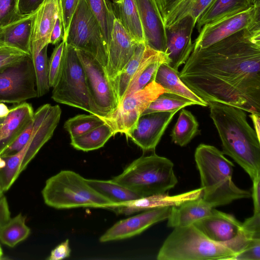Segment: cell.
<instances>
[{"mask_svg": "<svg viewBox=\"0 0 260 260\" xmlns=\"http://www.w3.org/2000/svg\"><path fill=\"white\" fill-rule=\"evenodd\" d=\"M179 76L207 103L260 114V24L193 50Z\"/></svg>", "mask_w": 260, "mask_h": 260, "instance_id": "6da1fadb", "label": "cell"}, {"mask_svg": "<svg viewBox=\"0 0 260 260\" xmlns=\"http://www.w3.org/2000/svg\"><path fill=\"white\" fill-rule=\"evenodd\" d=\"M210 117L220 138L224 154L231 157L252 181L260 176V139L242 109L209 102Z\"/></svg>", "mask_w": 260, "mask_h": 260, "instance_id": "7a4b0ae2", "label": "cell"}, {"mask_svg": "<svg viewBox=\"0 0 260 260\" xmlns=\"http://www.w3.org/2000/svg\"><path fill=\"white\" fill-rule=\"evenodd\" d=\"M194 160L200 175L202 198L214 208L251 197L250 191L235 184L232 179L234 165L216 147L200 144Z\"/></svg>", "mask_w": 260, "mask_h": 260, "instance_id": "3957f363", "label": "cell"}, {"mask_svg": "<svg viewBox=\"0 0 260 260\" xmlns=\"http://www.w3.org/2000/svg\"><path fill=\"white\" fill-rule=\"evenodd\" d=\"M173 168L171 160L153 153L134 160L112 180L142 197L161 194L178 182Z\"/></svg>", "mask_w": 260, "mask_h": 260, "instance_id": "277c9868", "label": "cell"}, {"mask_svg": "<svg viewBox=\"0 0 260 260\" xmlns=\"http://www.w3.org/2000/svg\"><path fill=\"white\" fill-rule=\"evenodd\" d=\"M236 253L215 242L193 224L174 228L157 255L158 260H232Z\"/></svg>", "mask_w": 260, "mask_h": 260, "instance_id": "5b68a950", "label": "cell"}, {"mask_svg": "<svg viewBox=\"0 0 260 260\" xmlns=\"http://www.w3.org/2000/svg\"><path fill=\"white\" fill-rule=\"evenodd\" d=\"M42 194L47 205L58 209L81 207L107 209L113 205L92 188L86 179L70 170H62L48 178Z\"/></svg>", "mask_w": 260, "mask_h": 260, "instance_id": "8992f818", "label": "cell"}, {"mask_svg": "<svg viewBox=\"0 0 260 260\" xmlns=\"http://www.w3.org/2000/svg\"><path fill=\"white\" fill-rule=\"evenodd\" d=\"M52 99L57 103L79 108L98 116L91 101L84 70L77 51L66 43L61 68L57 82L53 87Z\"/></svg>", "mask_w": 260, "mask_h": 260, "instance_id": "52a82bcc", "label": "cell"}, {"mask_svg": "<svg viewBox=\"0 0 260 260\" xmlns=\"http://www.w3.org/2000/svg\"><path fill=\"white\" fill-rule=\"evenodd\" d=\"M66 43L91 54L106 71L107 47L100 24L85 0H80L70 22Z\"/></svg>", "mask_w": 260, "mask_h": 260, "instance_id": "ba28073f", "label": "cell"}, {"mask_svg": "<svg viewBox=\"0 0 260 260\" xmlns=\"http://www.w3.org/2000/svg\"><path fill=\"white\" fill-rule=\"evenodd\" d=\"M165 92L168 91L153 80L142 89L125 97L114 111L101 118L111 126L114 135L117 133L126 135L149 104Z\"/></svg>", "mask_w": 260, "mask_h": 260, "instance_id": "9c48e42d", "label": "cell"}, {"mask_svg": "<svg viewBox=\"0 0 260 260\" xmlns=\"http://www.w3.org/2000/svg\"><path fill=\"white\" fill-rule=\"evenodd\" d=\"M84 70L93 106L98 116L106 117L117 108L119 102L105 69L89 53L76 50Z\"/></svg>", "mask_w": 260, "mask_h": 260, "instance_id": "30bf717a", "label": "cell"}, {"mask_svg": "<svg viewBox=\"0 0 260 260\" xmlns=\"http://www.w3.org/2000/svg\"><path fill=\"white\" fill-rule=\"evenodd\" d=\"M38 97L31 56L0 70V102L20 104Z\"/></svg>", "mask_w": 260, "mask_h": 260, "instance_id": "8fae6325", "label": "cell"}, {"mask_svg": "<svg viewBox=\"0 0 260 260\" xmlns=\"http://www.w3.org/2000/svg\"><path fill=\"white\" fill-rule=\"evenodd\" d=\"M193 224L209 239L228 246L236 254L252 240L244 234L242 223L234 216L215 209Z\"/></svg>", "mask_w": 260, "mask_h": 260, "instance_id": "7c38bea8", "label": "cell"}, {"mask_svg": "<svg viewBox=\"0 0 260 260\" xmlns=\"http://www.w3.org/2000/svg\"><path fill=\"white\" fill-rule=\"evenodd\" d=\"M260 24V6H256L204 25L193 43V49H203L242 29Z\"/></svg>", "mask_w": 260, "mask_h": 260, "instance_id": "4fadbf2b", "label": "cell"}, {"mask_svg": "<svg viewBox=\"0 0 260 260\" xmlns=\"http://www.w3.org/2000/svg\"><path fill=\"white\" fill-rule=\"evenodd\" d=\"M61 114L59 105L49 104L40 107L34 112L33 128L29 145L20 167L23 171L41 148L51 138Z\"/></svg>", "mask_w": 260, "mask_h": 260, "instance_id": "5bb4252c", "label": "cell"}, {"mask_svg": "<svg viewBox=\"0 0 260 260\" xmlns=\"http://www.w3.org/2000/svg\"><path fill=\"white\" fill-rule=\"evenodd\" d=\"M178 110L141 115L135 126L125 135L144 151H154Z\"/></svg>", "mask_w": 260, "mask_h": 260, "instance_id": "9a60e30c", "label": "cell"}, {"mask_svg": "<svg viewBox=\"0 0 260 260\" xmlns=\"http://www.w3.org/2000/svg\"><path fill=\"white\" fill-rule=\"evenodd\" d=\"M196 24L193 18L186 16L174 24L165 27L168 64L176 71L185 63L193 49L191 35Z\"/></svg>", "mask_w": 260, "mask_h": 260, "instance_id": "2e32d148", "label": "cell"}, {"mask_svg": "<svg viewBox=\"0 0 260 260\" xmlns=\"http://www.w3.org/2000/svg\"><path fill=\"white\" fill-rule=\"evenodd\" d=\"M171 206L156 208L115 223L101 236V242L129 238L139 235L151 225L167 219L171 211Z\"/></svg>", "mask_w": 260, "mask_h": 260, "instance_id": "e0dca14e", "label": "cell"}, {"mask_svg": "<svg viewBox=\"0 0 260 260\" xmlns=\"http://www.w3.org/2000/svg\"><path fill=\"white\" fill-rule=\"evenodd\" d=\"M138 43L115 18L107 48L106 72L112 84L134 55Z\"/></svg>", "mask_w": 260, "mask_h": 260, "instance_id": "ac0fdd59", "label": "cell"}, {"mask_svg": "<svg viewBox=\"0 0 260 260\" xmlns=\"http://www.w3.org/2000/svg\"><path fill=\"white\" fill-rule=\"evenodd\" d=\"M201 187L181 194L171 196L166 193L143 197L108 207L117 214L131 215L139 211H144L156 208L175 206L183 202L201 198Z\"/></svg>", "mask_w": 260, "mask_h": 260, "instance_id": "d6986e66", "label": "cell"}, {"mask_svg": "<svg viewBox=\"0 0 260 260\" xmlns=\"http://www.w3.org/2000/svg\"><path fill=\"white\" fill-rule=\"evenodd\" d=\"M142 23L145 44L165 53V26L154 0H135Z\"/></svg>", "mask_w": 260, "mask_h": 260, "instance_id": "ffe728a7", "label": "cell"}, {"mask_svg": "<svg viewBox=\"0 0 260 260\" xmlns=\"http://www.w3.org/2000/svg\"><path fill=\"white\" fill-rule=\"evenodd\" d=\"M59 14L58 0H44L34 12L30 39L31 56L48 45Z\"/></svg>", "mask_w": 260, "mask_h": 260, "instance_id": "44dd1931", "label": "cell"}, {"mask_svg": "<svg viewBox=\"0 0 260 260\" xmlns=\"http://www.w3.org/2000/svg\"><path fill=\"white\" fill-rule=\"evenodd\" d=\"M34 111L31 104L22 102L10 109L0 123V155L33 121Z\"/></svg>", "mask_w": 260, "mask_h": 260, "instance_id": "7402d4cb", "label": "cell"}, {"mask_svg": "<svg viewBox=\"0 0 260 260\" xmlns=\"http://www.w3.org/2000/svg\"><path fill=\"white\" fill-rule=\"evenodd\" d=\"M167 55L146 45V49L138 69L132 78L123 99L144 88L153 81L158 68L162 63H168Z\"/></svg>", "mask_w": 260, "mask_h": 260, "instance_id": "603a6c76", "label": "cell"}, {"mask_svg": "<svg viewBox=\"0 0 260 260\" xmlns=\"http://www.w3.org/2000/svg\"><path fill=\"white\" fill-rule=\"evenodd\" d=\"M215 209L202 198L186 201L173 206L167 218V226L170 228L186 226L211 214Z\"/></svg>", "mask_w": 260, "mask_h": 260, "instance_id": "cb8c5ba5", "label": "cell"}, {"mask_svg": "<svg viewBox=\"0 0 260 260\" xmlns=\"http://www.w3.org/2000/svg\"><path fill=\"white\" fill-rule=\"evenodd\" d=\"M256 6L260 0H213L198 19L197 28Z\"/></svg>", "mask_w": 260, "mask_h": 260, "instance_id": "d4e9b609", "label": "cell"}, {"mask_svg": "<svg viewBox=\"0 0 260 260\" xmlns=\"http://www.w3.org/2000/svg\"><path fill=\"white\" fill-rule=\"evenodd\" d=\"M34 12L3 27V42L31 56L30 39Z\"/></svg>", "mask_w": 260, "mask_h": 260, "instance_id": "484cf974", "label": "cell"}, {"mask_svg": "<svg viewBox=\"0 0 260 260\" xmlns=\"http://www.w3.org/2000/svg\"><path fill=\"white\" fill-rule=\"evenodd\" d=\"M179 72L171 68L167 63H161L157 69L154 80L168 92L187 98L196 105L207 107V102L195 94L180 79Z\"/></svg>", "mask_w": 260, "mask_h": 260, "instance_id": "4316f807", "label": "cell"}, {"mask_svg": "<svg viewBox=\"0 0 260 260\" xmlns=\"http://www.w3.org/2000/svg\"><path fill=\"white\" fill-rule=\"evenodd\" d=\"M115 18L137 42H145L139 12L135 0H113Z\"/></svg>", "mask_w": 260, "mask_h": 260, "instance_id": "83f0119b", "label": "cell"}, {"mask_svg": "<svg viewBox=\"0 0 260 260\" xmlns=\"http://www.w3.org/2000/svg\"><path fill=\"white\" fill-rule=\"evenodd\" d=\"M86 181L95 190L110 201L113 205L143 197L138 193L112 180H101L86 179Z\"/></svg>", "mask_w": 260, "mask_h": 260, "instance_id": "f1b7e54d", "label": "cell"}, {"mask_svg": "<svg viewBox=\"0 0 260 260\" xmlns=\"http://www.w3.org/2000/svg\"><path fill=\"white\" fill-rule=\"evenodd\" d=\"M114 136L112 128L105 122L82 135L71 138V145L79 150L92 151L103 147Z\"/></svg>", "mask_w": 260, "mask_h": 260, "instance_id": "f546056e", "label": "cell"}, {"mask_svg": "<svg viewBox=\"0 0 260 260\" xmlns=\"http://www.w3.org/2000/svg\"><path fill=\"white\" fill-rule=\"evenodd\" d=\"M146 45L145 42L138 44L134 55L112 83L119 104L123 100L129 82L139 67Z\"/></svg>", "mask_w": 260, "mask_h": 260, "instance_id": "4dcf8cb0", "label": "cell"}, {"mask_svg": "<svg viewBox=\"0 0 260 260\" xmlns=\"http://www.w3.org/2000/svg\"><path fill=\"white\" fill-rule=\"evenodd\" d=\"M199 133L196 117L190 112L182 108L171 134L172 141L180 146H185Z\"/></svg>", "mask_w": 260, "mask_h": 260, "instance_id": "1f68e13d", "label": "cell"}, {"mask_svg": "<svg viewBox=\"0 0 260 260\" xmlns=\"http://www.w3.org/2000/svg\"><path fill=\"white\" fill-rule=\"evenodd\" d=\"M213 0H181L164 21L165 27L171 26L182 18L189 15L196 23L201 15Z\"/></svg>", "mask_w": 260, "mask_h": 260, "instance_id": "d6a6232c", "label": "cell"}, {"mask_svg": "<svg viewBox=\"0 0 260 260\" xmlns=\"http://www.w3.org/2000/svg\"><path fill=\"white\" fill-rule=\"evenodd\" d=\"M25 220V217L21 213L11 218L0 230V241L8 246L13 247L25 240L30 233Z\"/></svg>", "mask_w": 260, "mask_h": 260, "instance_id": "836d02e7", "label": "cell"}, {"mask_svg": "<svg viewBox=\"0 0 260 260\" xmlns=\"http://www.w3.org/2000/svg\"><path fill=\"white\" fill-rule=\"evenodd\" d=\"M85 1L100 24L107 48L115 18L112 4L107 0Z\"/></svg>", "mask_w": 260, "mask_h": 260, "instance_id": "e575fe53", "label": "cell"}, {"mask_svg": "<svg viewBox=\"0 0 260 260\" xmlns=\"http://www.w3.org/2000/svg\"><path fill=\"white\" fill-rule=\"evenodd\" d=\"M28 145L29 141L17 153L2 157L5 161V165L0 169V181L4 192L10 189L20 174V167Z\"/></svg>", "mask_w": 260, "mask_h": 260, "instance_id": "d590c367", "label": "cell"}, {"mask_svg": "<svg viewBox=\"0 0 260 260\" xmlns=\"http://www.w3.org/2000/svg\"><path fill=\"white\" fill-rule=\"evenodd\" d=\"M48 46H45L39 53L31 56L34 67L38 97L46 94L50 88L49 82V60L47 53Z\"/></svg>", "mask_w": 260, "mask_h": 260, "instance_id": "8d00e7d4", "label": "cell"}, {"mask_svg": "<svg viewBox=\"0 0 260 260\" xmlns=\"http://www.w3.org/2000/svg\"><path fill=\"white\" fill-rule=\"evenodd\" d=\"M196 104L184 97L165 92L153 100L144 111L142 114L156 112L171 111L184 108Z\"/></svg>", "mask_w": 260, "mask_h": 260, "instance_id": "74e56055", "label": "cell"}, {"mask_svg": "<svg viewBox=\"0 0 260 260\" xmlns=\"http://www.w3.org/2000/svg\"><path fill=\"white\" fill-rule=\"evenodd\" d=\"M104 123L100 117L95 115L79 114L68 119L64 128L72 138L82 135Z\"/></svg>", "mask_w": 260, "mask_h": 260, "instance_id": "f35d334b", "label": "cell"}, {"mask_svg": "<svg viewBox=\"0 0 260 260\" xmlns=\"http://www.w3.org/2000/svg\"><path fill=\"white\" fill-rule=\"evenodd\" d=\"M19 0H0V26L4 27L21 18Z\"/></svg>", "mask_w": 260, "mask_h": 260, "instance_id": "ab89813d", "label": "cell"}, {"mask_svg": "<svg viewBox=\"0 0 260 260\" xmlns=\"http://www.w3.org/2000/svg\"><path fill=\"white\" fill-rule=\"evenodd\" d=\"M65 42L62 41L54 48L49 60V82L50 87H53L58 80L62 61L63 51Z\"/></svg>", "mask_w": 260, "mask_h": 260, "instance_id": "60d3db41", "label": "cell"}, {"mask_svg": "<svg viewBox=\"0 0 260 260\" xmlns=\"http://www.w3.org/2000/svg\"><path fill=\"white\" fill-rule=\"evenodd\" d=\"M29 55L5 44L0 45V70L9 67Z\"/></svg>", "mask_w": 260, "mask_h": 260, "instance_id": "b9f144b4", "label": "cell"}, {"mask_svg": "<svg viewBox=\"0 0 260 260\" xmlns=\"http://www.w3.org/2000/svg\"><path fill=\"white\" fill-rule=\"evenodd\" d=\"M80 0H58L59 12L63 26L64 41L67 36L70 22Z\"/></svg>", "mask_w": 260, "mask_h": 260, "instance_id": "7bdbcfd3", "label": "cell"}, {"mask_svg": "<svg viewBox=\"0 0 260 260\" xmlns=\"http://www.w3.org/2000/svg\"><path fill=\"white\" fill-rule=\"evenodd\" d=\"M33 121L23 131L20 136L0 155L2 157L11 155L20 151L29 141L32 128Z\"/></svg>", "mask_w": 260, "mask_h": 260, "instance_id": "ee69618b", "label": "cell"}, {"mask_svg": "<svg viewBox=\"0 0 260 260\" xmlns=\"http://www.w3.org/2000/svg\"><path fill=\"white\" fill-rule=\"evenodd\" d=\"M232 260H260V239L251 240Z\"/></svg>", "mask_w": 260, "mask_h": 260, "instance_id": "f6af8a7d", "label": "cell"}, {"mask_svg": "<svg viewBox=\"0 0 260 260\" xmlns=\"http://www.w3.org/2000/svg\"><path fill=\"white\" fill-rule=\"evenodd\" d=\"M242 231L250 239H260V213H253L242 223Z\"/></svg>", "mask_w": 260, "mask_h": 260, "instance_id": "bcb514c9", "label": "cell"}, {"mask_svg": "<svg viewBox=\"0 0 260 260\" xmlns=\"http://www.w3.org/2000/svg\"><path fill=\"white\" fill-rule=\"evenodd\" d=\"M71 250L69 246V240H66L54 249L50 253L47 258L49 260H60L68 257L70 256Z\"/></svg>", "mask_w": 260, "mask_h": 260, "instance_id": "7dc6e473", "label": "cell"}, {"mask_svg": "<svg viewBox=\"0 0 260 260\" xmlns=\"http://www.w3.org/2000/svg\"><path fill=\"white\" fill-rule=\"evenodd\" d=\"M63 26L61 19V15L59 10L58 16L56 18L50 35L49 44L57 45L61 41H63Z\"/></svg>", "mask_w": 260, "mask_h": 260, "instance_id": "c3c4849f", "label": "cell"}, {"mask_svg": "<svg viewBox=\"0 0 260 260\" xmlns=\"http://www.w3.org/2000/svg\"><path fill=\"white\" fill-rule=\"evenodd\" d=\"M163 22L168 15L181 0H154Z\"/></svg>", "mask_w": 260, "mask_h": 260, "instance_id": "681fc988", "label": "cell"}, {"mask_svg": "<svg viewBox=\"0 0 260 260\" xmlns=\"http://www.w3.org/2000/svg\"><path fill=\"white\" fill-rule=\"evenodd\" d=\"M44 0H19L18 7L21 14L29 15L35 12Z\"/></svg>", "mask_w": 260, "mask_h": 260, "instance_id": "f907efd6", "label": "cell"}, {"mask_svg": "<svg viewBox=\"0 0 260 260\" xmlns=\"http://www.w3.org/2000/svg\"><path fill=\"white\" fill-rule=\"evenodd\" d=\"M11 219L8 203L4 193L0 195V230Z\"/></svg>", "mask_w": 260, "mask_h": 260, "instance_id": "816d5d0a", "label": "cell"}, {"mask_svg": "<svg viewBox=\"0 0 260 260\" xmlns=\"http://www.w3.org/2000/svg\"><path fill=\"white\" fill-rule=\"evenodd\" d=\"M251 197L253 201V213H260V176L252 181Z\"/></svg>", "mask_w": 260, "mask_h": 260, "instance_id": "f5cc1de1", "label": "cell"}, {"mask_svg": "<svg viewBox=\"0 0 260 260\" xmlns=\"http://www.w3.org/2000/svg\"><path fill=\"white\" fill-rule=\"evenodd\" d=\"M253 121L254 131L258 139H260V114L252 113L249 115Z\"/></svg>", "mask_w": 260, "mask_h": 260, "instance_id": "db71d44e", "label": "cell"}, {"mask_svg": "<svg viewBox=\"0 0 260 260\" xmlns=\"http://www.w3.org/2000/svg\"><path fill=\"white\" fill-rule=\"evenodd\" d=\"M10 109L2 102H0V118H5L9 113Z\"/></svg>", "mask_w": 260, "mask_h": 260, "instance_id": "11a10c76", "label": "cell"}, {"mask_svg": "<svg viewBox=\"0 0 260 260\" xmlns=\"http://www.w3.org/2000/svg\"><path fill=\"white\" fill-rule=\"evenodd\" d=\"M5 44L3 42V27L0 26V45Z\"/></svg>", "mask_w": 260, "mask_h": 260, "instance_id": "9f6ffc18", "label": "cell"}, {"mask_svg": "<svg viewBox=\"0 0 260 260\" xmlns=\"http://www.w3.org/2000/svg\"><path fill=\"white\" fill-rule=\"evenodd\" d=\"M5 165V161L0 155V169H2Z\"/></svg>", "mask_w": 260, "mask_h": 260, "instance_id": "6f0895ef", "label": "cell"}, {"mask_svg": "<svg viewBox=\"0 0 260 260\" xmlns=\"http://www.w3.org/2000/svg\"><path fill=\"white\" fill-rule=\"evenodd\" d=\"M3 193H4V191L3 190V189H2V187L1 186V181H0V195L2 194Z\"/></svg>", "mask_w": 260, "mask_h": 260, "instance_id": "680465c9", "label": "cell"}, {"mask_svg": "<svg viewBox=\"0 0 260 260\" xmlns=\"http://www.w3.org/2000/svg\"><path fill=\"white\" fill-rule=\"evenodd\" d=\"M3 255V251L0 246V259L2 258Z\"/></svg>", "mask_w": 260, "mask_h": 260, "instance_id": "91938a15", "label": "cell"}]
</instances>
